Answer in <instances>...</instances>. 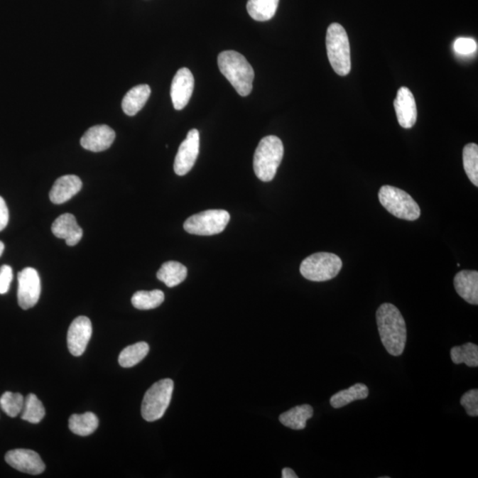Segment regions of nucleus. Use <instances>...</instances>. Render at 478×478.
I'll return each instance as SVG.
<instances>
[{
    "label": "nucleus",
    "mask_w": 478,
    "mask_h": 478,
    "mask_svg": "<svg viewBox=\"0 0 478 478\" xmlns=\"http://www.w3.org/2000/svg\"><path fill=\"white\" fill-rule=\"evenodd\" d=\"M376 323L381 341L393 357H400L407 342V327L403 316L394 305L384 303L376 311Z\"/></svg>",
    "instance_id": "obj_1"
},
{
    "label": "nucleus",
    "mask_w": 478,
    "mask_h": 478,
    "mask_svg": "<svg viewBox=\"0 0 478 478\" xmlns=\"http://www.w3.org/2000/svg\"><path fill=\"white\" fill-rule=\"evenodd\" d=\"M218 66L240 96L250 94L253 89L254 71L241 53L235 51L221 53L218 56Z\"/></svg>",
    "instance_id": "obj_2"
},
{
    "label": "nucleus",
    "mask_w": 478,
    "mask_h": 478,
    "mask_svg": "<svg viewBox=\"0 0 478 478\" xmlns=\"http://www.w3.org/2000/svg\"><path fill=\"white\" fill-rule=\"evenodd\" d=\"M283 157V145L276 136H268L261 140L255 151L254 170L262 182L274 179Z\"/></svg>",
    "instance_id": "obj_3"
},
{
    "label": "nucleus",
    "mask_w": 478,
    "mask_h": 478,
    "mask_svg": "<svg viewBox=\"0 0 478 478\" xmlns=\"http://www.w3.org/2000/svg\"><path fill=\"white\" fill-rule=\"evenodd\" d=\"M326 48L334 71L342 77L349 74L352 67L349 39L342 25H330L326 35Z\"/></svg>",
    "instance_id": "obj_4"
},
{
    "label": "nucleus",
    "mask_w": 478,
    "mask_h": 478,
    "mask_svg": "<svg viewBox=\"0 0 478 478\" xmlns=\"http://www.w3.org/2000/svg\"><path fill=\"white\" fill-rule=\"evenodd\" d=\"M379 197L381 205L395 217L407 221H415L420 217L418 204L403 190L384 185L381 187Z\"/></svg>",
    "instance_id": "obj_5"
},
{
    "label": "nucleus",
    "mask_w": 478,
    "mask_h": 478,
    "mask_svg": "<svg viewBox=\"0 0 478 478\" xmlns=\"http://www.w3.org/2000/svg\"><path fill=\"white\" fill-rule=\"evenodd\" d=\"M174 391V382L171 379L158 381L147 390L143 396L141 414L147 422L163 418L170 404Z\"/></svg>",
    "instance_id": "obj_6"
},
{
    "label": "nucleus",
    "mask_w": 478,
    "mask_h": 478,
    "mask_svg": "<svg viewBox=\"0 0 478 478\" xmlns=\"http://www.w3.org/2000/svg\"><path fill=\"white\" fill-rule=\"evenodd\" d=\"M342 261L330 253H316L305 258L300 265V273L313 282H325L335 278L342 268Z\"/></svg>",
    "instance_id": "obj_7"
},
{
    "label": "nucleus",
    "mask_w": 478,
    "mask_h": 478,
    "mask_svg": "<svg viewBox=\"0 0 478 478\" xmlns=\"http://www.w3.org/2000/svg\"><path fill=\"white\" fill-rule=\"evenodd\" d=\"M231 219L227 211L213 210L189 217L183 224L185 232L199 236L217 235L224 231Z\"/></svg>",
    "instance_id": "obj_8"
},
{
    "label": "nucleus",
    "mask_w": 478,
    "mask_h": 478,
    "mask_svg": "<svg viewBox=\"0 0 478 478\" xmlns=\"http://www.w3.org/2000/svg\"><path fill=\"white\" fill-rule=\"evenodd\" d=\"M41 294L40 278L33 268H25L18 273V303L24 310L33 308Z\"/></svg>",
    "instance_id": "obj_9"
},
{
    "label": "nucleus",
    "mask_w": 478,
    "mask_h": 478,
    "mask_svg": "<svg viewBox=\"0 0 478 478\" xmlns=\"http://www.w3.org/2000/svg\"><path fill=\"white\" fill-rule=\"evenodd\" d=\"M200 152V133L190 129L185 141L179 146L174 163V170L178 175L189 173L196 163Z\"/></svg>",
    "instance_id": "obj_10"
},
{
    "label": "nucleus",
    "mask_w": 478,
    "mask_h": 478,
    "mask_svg": "<svg viewBox=\"0 0 478 478\" xmlns=\"http://www.w3.org/2000/svg\"><path fill=\"white\" fill-rule=\"evenodd\" d=\"M92 334L91 320L86 316H78L72 322L67 332V347L74 357L84 354Z\"/></svg>",
    "instance_id": "obj_11"
},
{
    "label": "nucleus",
    "mask_w": 478,
    "mask_h": 478,
    "mask_svg": "<svg viewBox=\"0 0 478 478\" xmlns=\"http://www.w3.org/2000/svg\"><path fill=\"white\" fill-rule=\"evenodd\" d=\"M6 462L21 472L39 475L45 472V465L37 452L28 449H16L6 452Z\"/></svg>",
    "instance_id": "obj_12"
},
{
    "label": "nucleus",
    "mask_w": 478,
    "mask_h": 478,
    "mask_svg": "<svg viewBox=\"0 0 478 478\" xmlns=\"http://www.w3.org/2000/svg\"><path fill=\"white\" fill-rule=\"evenodd\" d=\"M194 89V77L188 68L182 67L172 81L170 96L175 110L185 109L192 98Z\"/></svg>",
    "instance_id": "obj_13"
},
{
    "label": "nucleus",
    "mask_w": 478,
    "mask_h": 478,
    "mask_svg": "<svg viewBox=\"0 0 478 478\" xmlns=\"http://www.w3.org/2000/svg\"><path fill=\"white\" fill-rule=\"evenodd\" d=\"M394 109L398 124L404 129H411L418 119V109L411 89L401 87L394 100Z\"/></svg>",
    "instance_id": "obj_14"
},
{
    "label": "nucleus",
    "mask_w": 478,
    "mask_h": 478,
    "mask_svg": "<svg viewBox=\"0 0 478 478\" xmlns=\"http://www.w3.org/2000/svg\"><path fill=\"white\" fill-rule=\"evenodd\" d=\"M116 139V132L107 125H96L89 129L81 138V146L91 152H102L109 148Z\"/></svg>",
    "instance_id": "obj_15"
},
{
    "label": "nucleus",
    "mask_w": 478,
    "mask_h": 478,
    "mask_svg": "<svg viewBox=\"0 0 478 478\" xmlns=\"http://www.w3.org/2000/svg\"><path fill=\"white\" fill-rule=\"evenodd\" d=\"M52 232L56 238L65 239L67 246H74L82 238V229L77 219L71 214H61L52 225Z\"/></svg>",
    "instance_id": "obj_16"
},
{
    "label": "nucleus",
    "mask_w": 478,
    "mask_h": 478,
    "mask_svg": "<svg viewBox=\"0 0 478 478\" xmlns=\"http://www.w3.org/2000/svg\"><path fill=\"white\" fill-rule=\"evenodd\" d=\"M82 180L75 175H63L56 180L49 196L53 204L60 205L70 200L80 192Z\"/></svg>",
    "instance_id": "obj_17"
},
{
    "label": "nucleus",
    "mask_w": 478,
    "mask_h": 478,
    "mask_svg": "<svg viewBox=\"0 0 478 478\" xmlns=\"http://www.w3.org/2000/svg\"><path fill=\"white\" fill-rule=\"evenodd\" d=\"M454 283L456 292L463 300L472 305L478 304V272L462 271L455 276Z\"/></svg>",
    "instance_id": "obj_18"
},
{
    "label": "nucleus",
    "mask_w": 478,
    "mask_h": 478,
    "mask_svg": "<svg viewBox=\"0 0 478 478\" xmlns=\"http://www.w3.org/2000/svg\"><path fill=\"white\" fill-rule=\"evenodd\" d=\"M151 95V88L147 85H140L129 89L122 99L121 107L129 116H134L145 107Z\"/></svg>",
    "instance_id": "obj_19"
},
{
    "label": "nucleus",
    "mask_w": 478,
    "mask_h": 478,
    "mask_svg": "<svg viewBox=\"0 0 478 478\" xmlns=\"http://www.w3.org/2000/svg\"><path fill=\"white\" fill-rule=\"evenodd\" d=\"M314 409L310 405L297 406L279 416L280 423L290 429L300 430L307 426L308 420L312 418Z\"/></svg>",
    "instance_id": "obj_20"
},
{
    "label": "nucleus",
    "mask_w": 478,
    "mask_h": 478,
    "mask_svg": "<svg viewBox=\"0 0 478 478\" xmlns=\"http://www.w3.org/2000/svg\"><path fill=\"white\" fill-rule=\"evenodd\" d=\"M187 273V268L180 262L168 261L157 272V278L172 288L185 281Z\"/></svg>",
    "instance_id": "obj_21"
},
{
    "label": "nucleus",
    "mask_w": 478,
    "mask_h": 478,
    "mask_svg": "<svg viewBox=\"0 0 478 478\" xmlns=\"http://www.w3.org/2000/svg\"><path fill=\"white\" fill-rule=\"evenodd\" d=\"M369 391L364 384H357L347 390L339 391L330 398V405L334 408H341L351 402L365 400L369 397Z\"/></svg>",
    "instance_id": "obj_22"
},
{
    "label": "nucleus",
    "mask_w": 478,
    "mask_h": 478,
    "mask_svg": "<svg viewBox=\"0 0 478 478\" xmlns=\"http://www.w3.org/2000/svg\"><path fill=\"white\" fill-rule=\"evenodd\" d=\"M70 430L78 436H89L98 429L99 419L92 412L82 415H72L68 420Z\"/></svg>",
    "instance_id": "obj_23"
},
{
    "label": "nucleus",
    "mask_w": 478,
    "mask_h": 478,
    "mask_svg": "<svg viewBox=\"0 0 478 478\" xmlns=\"http://www.w3.org/2000/svg\"><path fill=\"white\" fill-rule=\"evenodd\" d=\"M278 3L279 0H248V13L255 21H269L275 16Z\"/></svg>",
    "instance_id": "obj_24"
},
{
    "label": "nucleus",
    "mask_w": 478,
    "mask_h": 478,
    "mask_svg": "<svg viewBox=\"0 0 478 478\" xmlns=\"http://www.w3.org/2000/svg\"><path fill=\"white\" fill-rule=\"evenodd\" d=\"M148 353V344L146 342L136 343L132 346L124 348L121 352L119 364L122 368H131V366H134L143 361Z\"/></svg>",
    "instance_id": "obj_25"
},
{
    "label": "nucleus",
    "mask_w": 478,
    "mask_h": 478,
    "mask_svg": "<svg viewBox=\"0 0 478 478\" xmlns=\"http://www.w3.org/2000/svg\"><path fill=\"white\" fill-rule=\"evenodd\" d=\"M164 300V293L160 290H153L151 292L139 290L132 296L131 303L139 310H150V309L160 307Z\"/></svg>",
    "instance_id": "obj_26"
},
{
    "label": "nucleus",
    "mask_w": 478,
    "mask_h": 478,
    "mask_svg": "<svg viewBox=\"0 0 478 478\" xmlns=\"http://www.w3.org/2000/svg\"><path fill=\"white\" fill-rule=\"evenodd\" d=\"M451 359L455 364L465 363L470 368H477L478 366V347L473 343H467L462 344V346L452 347Z\"/></svg>",
    "instance_id": "obj_27"
},
{
    "label": "nucleus",
    "mask_w": 478,
    "mask_h": 478,
    "mask_svg": "<svg viewBox=\"0 0 478 478\" xmlns=\"http://www.w3.org/2000/svg\"><path fill=\"white\" fill-rule=\"evenodd\" d=\"M21 419L31 423H39L45 415V409L41 401L35 394H28L24 400Z\"/></svg>",
    "instance_id": "obj_28"
},
{
    "label": "nucleus",
    "mask_w": 478,
    "mask_h": 478,
    "mask_svg": "<svg viewBox=\"0 0 478 478\" xmlns=\"http://www.w3.org/2000/svg\"><path fill=\"white\" fill-rule=\"evenodd\" d=\"M463 167L467 175L474 185L478 186V146L477 143H468L463 148Z\"/></svg>",
    "instance_id": "obj_29"
},
{
    "label": "nucleus",
    "mask_w": 478,
    "mask_h": 478,
    "mask_svg": "<svg viewBox=\"0 0 478 478\" xmlns=\"http://www.w3.org/2000/svg\"><path fill=\"white\" fill-rule=\"evenodd\" d=\"M24 397L21 393L6 391L0 398V407L10 418H16L23 411Z\"/></svg>",
    "instance_id": "obj_30"
},
{
    "label": "nucleus",
    "mask_w": 478,
    "mask_h": 478,
    "mask_svg": "<svg viewBox=\"0 0 478 478\" xmlns=\"http://www.w3.org/2000/svg\"><path fill=\"white\" fill-rule=\"evenodd\" d=\"M461 405L465 408L467 414L472 418H477L478 415V391L477 389L470 390L462 395L461 398Z\"/></svg>",
    "instance_id": "obj_31"
},
{
    "label": "nucleus",
    "mask_w": 478,
    "mask_h": 478,
    "mask_svg": "<svg viewBox=\"0 0 478 478\" xmlns=\"http://www.w3.org/2000/svg\"><path fill=\"white\" fill-rule=\"evenodd\" d=\"M454 50L460 55H472L477 52V43L473 38H460L455 42Z\"/></svg>",
    "instance_id": "obj_32"
},
{
    "label": "nucleus",
    "mask_w": 478,
    "mask_h": 478,
    "mask_svg": "<svg viewBox=\"0 0 478 478\" xmlns=\"http://www.w3.org/2000/svg\"><path fill=\"white\" fill-rule=\"evenodd\" d=\"M13 280V269L9 265L0 268V294H6L9 290Z\"/></svg>",
    "instance_id": "obj_33"
},
{
    "label": "nucleus",
    "mask_w": 478,
    "mask_h": 478,
    "mask_svg": "<svg viewBox=\"0 0 478 478\" xmlns=\"http://www.w3.org/2000/svg\"><path fill=\"white\" fill-rule=\"evenodd\" d=\"M9 211L7 207L5 200L0 196V232H2L9 224Z\"/></svg>",
    "instance_id": "obj_34"
},
{
    "label": "nucleus",
    "mask_w": 478,
    "mask_h": 478,
    "mask_svg": "<svg viewBox=\"0 0 478 478\" xmlns=\"http://www.w3.org/2000/svg\"><path fill=\"white\" fill-rule=\"evenodd\" d=\"M283 478H298L296 473L292 469L285 468L282 472Z\"/></svg>",
    "instance_id": "obj_35"
},
{
    "label": "nucleus",
    "mask_w": 478,
    "mask_h": 478,
    "mask_svg": "<svg viewBox=\"0 0 478 478\" xmlns=\"http://www.w3.org/2000/svg\"><path fill=\"white\" fill-rule=\"evenodd\" d=\"M4 250H5V244L0 241V256H1Z\"/></svg>",
    "instance_id": "obj_36"
}]
</instances>
